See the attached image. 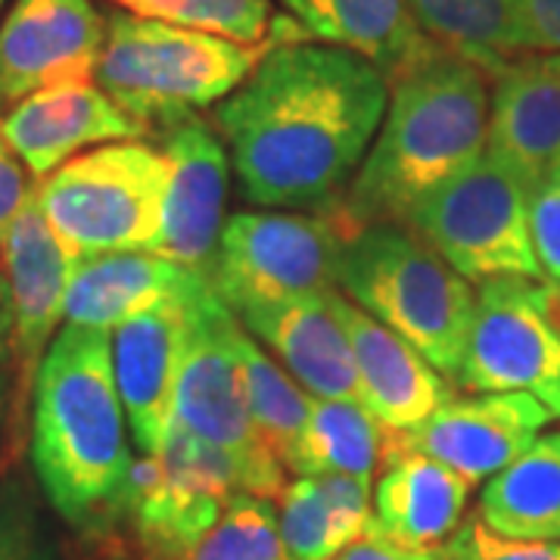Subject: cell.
<instances>
[{"label":"cell","instance_id":"1","mask_svg":"<svg viewBox=\"0 0 560 560\" xmlns=\"http://www.w3.org/2000/svg\"><path fill=\"white\" fill-rule=\"evenodd\" d=\"M389 79L352 50L275 44L215 106L241 194L261 209L334 212L377 138Z\"/></svg>","mask_w":560,"mask_h":560},{"label":"cell","instance_id":"2","mask_svg":"<svg viewBox=\"0 0 560 560\" xmlns=\"http://www.w3.org/2000/svg\"><path fill=\"white\" fill-rule=\"evenodd\" d=\"M32 470L44 501L81 536L128 514L135 455L113 374V334L62 324L32 386Z\"/></svg>","mask_w":560,"mask_h":560},{"label":"cell","instance_id":"3","mask_svg":"<svg viewBox=\"0 0 560 560\" xmlns=\"http://www.w3.org/2000/svg\"><path fill=\"white\" fill-rule=\"evenodd\" d=\"M486 135V72L430 40L418 60L389 81L377 138L334 215L346 234L368 224H405L430 190L480 160Z\"/></svg>","mask_w":560,"mask_h":560},{"label":"cell","instance_id":"4","mask_svg":"<svg viewBox=\"0 0 560 560\" xmlns=\"http://www.w3.org/2000/svg\"><path fill=\"white\" fill-rule=\"evenodd\" d=\"M283 25L271 22V40L237 44L221 35L140 20L131 13L106 16V40L94 81L128 116L147 128H172L219 106L253 75L261 57L287 40Z\"/></svg>","mask_w":560,"mask_h":560},{"label":"cell","instance_id":"5","mask_svg":"<svg viewBox=\"0 0 560 560\" xmlns=\"http://www.w3.org/2000/svg\"><path fill=\"white\" fill-rule=\"evenodd\" d=\"M337 287L361 312L408 340L442 377L458 381L477 308L470 280L405 224H368L342 241Z\"/></svg>","mask_w":560,"mask_h":560},{"label":"cell","instance_id":"6","mask_svg":"<svg viewBox=\"0 0 560 560\" xmlns=\"http://www.w3.org/2000/svg\"><path fill=\"white\" fill-rule=\"evenodd\" d=\"M168 162L143 140L103 143L35 184L44 219L79 256L153 253Z\"/></svg>","mask_w":560,"mask_h":560},{"label":"cell","instance_id":"7","mask_svg":"<svg viewBox=\"0 0 560 560\" xmlns=\"http://www.w3.org/2000/svg\"><path fill=\"white\" fill-rule=\"evenodd\" d=\"M241 330L243 324L215 293L212 280L190 293L172 415L184 430L237 460L249 495L278 499L287 486V467L261 442L249 415L237 352Z\"/></svg>","mask_w":560,"mask_h":560},{"label":"cell","instance_id":"8","mask_svg":"<svg viewBox=\"0 0 560 560\" xmlns=\"http://www.w3.org/2000/svg\"><path fill=\"white\" fill-rule=\"evenodd\" d=\"M529 202L533 190L508 165L482 153L430 190L411 209L405 228L470 283L541 280L545 275L529 234Z\"/></svg>","mask_w":560,"mask_h":560},{"label":"cell","instance_id":"9","mask_svg":"<svg viewBox=\"0 0 560 560\" xmlns=\"http://www.w3.org/2000/svg\"><path fill=\"white\" fill-rule=\"evenodd\" d=\"M346 237L334 212H237L221 228L209 280L234 315L340 290Z\"/></svg>","mask_w":560,"mask_h":560},{"label":"cell","instance_id":"10","mask_svg":"<svg viewBox=\"0 0 560 560\" xmlns=\"http://www.w3.org/2000/svg\"><path fill=\"white\" fill-rule=\"evenodd\" d=\"M243 492L237 460L172 420L160 455L135 460L128 514L140 548L150 560H180Z\"/></svg>","mask_w":560,"mask_h":560},{"label":"cell","instance_id":"11","mask_svg":"<svg viewBox=\"0 0 560 560\" xmlns=\"http://www.w3.org/2000/svg\"><path fill=\"white\" fill-rule=\"evenodd\" d=\"M458 383L474 393H526L560 418V334L541 305V280L480 283Z\"/></svg>","mask_w":560,"mask_h":560},{"label":"cell","instance_id":"12","mask_svg":"<svg viewBox=\"0 0 560 560\" xmlns=\"http://www.w3.org/2000/svg\"><path fill=\"white\" fill-rule=\"evenodd\" d=\"M103 40L91 0H13L0 20V116L50 84L94 79Z\"/></svg>","mask_w":560,"mask_h":560},{"label":"cell","instance_id":"13","mask_svg":"<svg viewBox=\"0 0 560 560\" xmlns=\"http://www.w3.org/2000/svg\"><path fill=\"white\" fill-rule=\"evenodd\" d=\"M79 256L60 241L40 212L38 197L25 202L0 246V271L13 308V359H16V399H32V386L54 337L66 320L69 283Z\"/></svg>","mask_w":560,"mask_h":560},{"label":"cell","instance_id":"14","mask_svg":"<svg viewBox=\"0 0 560 560\" xmlns=\"http://www.w3.org/2000/svg\"><path fill=\"white\" fill-rule=\"evenodd\" d=\"M162 156L168 162L162 194L160 241L153 253L184 268L209 271L221 237V212L228 200V147L219 128L200 116L162 131Z\"/></svg>","mask_w":560,"mask_h":560},{"label":"cell","instance_id":"15","mask_svg":"<svg viewBox=\"0 0 560 560\" xmlns=\"http://www.w3.org/2000/svg\"><path fill=\"white\" fill-rule=\"evenodd\" d=\"M548 420L551 411L526 393H480L448 399L420 427L389 433V440L440 460L474 486L521 458Z\"/></svg>","mask_w":560,"mask_h":560},{"label":"cell","instance_id":"16","mask_svg":"<svg viewBox=\"0 0 560 560\" xmlns=\"http://www.w3.org/2000/svg\"><path fill=\"white\" fill-rule=\"evenodd\" d=\"M0 135L25 172L44 180L88 147L140 140L143 125L116 106L97 81L88 79L62 81L28 94L0 116Z\"/></svg>","mask_w":560,"mask_h":560},{"label":"cell","instance_id":"17","mask_svg":"<svg viewBox=\"0 0 560 560\" xmlns=\"http://www.w3.org/2000/svg\"><path fill=\"white\" fill-rule=\"evenodd\" d=\"M342 300L346 296L340 290H327L278 305L246 308L237 320L253 340L275 352V359L302 383L308 396L361 401Z\"/></svg>","mask_w":560,"mask_h":560},{"label":"cell","instance_id":"18","mask_svg":"<svg viewBox=\"0 0 560 560\" xmlns=\"http://www.w3.org/2000/svg\"><path fill=\"white\" fill-rule=\"evenodd\" d=\"M187 300L190 296L162 302L113 330V374L140 455H160L175 420L172 396L184 349Z\"/></svg>","mask_w":560,"mask_h":560},{"label":"cell","instance_id":"19","mask_svg":"<svg viewBox=\"0 0 560 560\" xmlns=\"http://www.w3.org/2000/svg\"><path fill=\"white\" fill-rule=\"evenodd\" d=\"M342 318L349 327L361 405L377 418L386 433H408L420 427L452 396L448 377L386 324L342 300Z\"/></svg>","mask_w":560,"mask_h":560},{"label":"cell","instance_id":"20","mask_svg":"<svg viewBox=\"0 0 560 560\" xmlns=\"http://www.w3.org/2000/svg\"><path fill=\"white\" fill-rule=\"evenodd\" d=\"M486 153L533 194L560 178V75L541 57L514 60L495 75Z\"/></svg>","mask_w":560,"mask_h":560},{"label":"cell","instance_id":"21","mask_svg":"<svg viewBox=\"0 0 560 560\" xmlns=\"http://www.w3.org/2000/svg\"><path fill=\"white\" fill-rule=\"evenodd\" d=\"M470 482L440 460L408 452L386 433L383 477L368 529L405 548H440L460 526Z\"/></svg>","mask_w":560,"mask_h":560},{"label":"cell","instance_id":"22","mask_svg":"<svg viewBox=\"0 0 560 560\" xmlns=\"http://www.w3.org/2000/svg\"><path fill=\"white\" fill-rule=\"evenodd\" d=\"M209 280V271L184 268L156 253H109L79 259L66 296V324L116 330L162 302L184 300Z\"/></svg>","mask_w":560,"mask_h":560},{"label":"cell","instance_id":"23","mask_svg":"<svg viewBox=\"0 0 560 560\" xmlns=\"http://www.w3.org/2000/svg\"><path fill=\"white\" fill-rule=\"evenodd\" d=\"M312 40L352 50L393 81L430 47L408 0H280Z\"/></svg>","mask_w":560,"mask_h":560},{"label":"cell","instance_id":"24","mask_svg":"<svg viewBox=\"0 0 560 560\" xmlns=\"http://www.w3.org/2000/svg\"><path fill=\"white\" fill-rule=\"evenodd\" d=\"M280 539L290 560H337L371 523V482L340 474L296 477L280 489Z\"/></svg>","mask_w":560,"mask_h":560},{"label":"cell","instance_id":"25","mask_svg":"<svg viewBox=\"0 0 560 560\" xmlns=\"http://www.w3.org/2000/svg\"><path fill=\"white\" fill-rule=\"evenodd\" d=\"M477 517L504 539L560 545V433L539 436L489 480Z\"/></svg>","mask_w":560,"mask_h":560},{"label":"cell","instance_id":"26","mask_svg":"<svg viewBox=\"0 0 560 560\" xmlns=\"http://www.w3.org/2000/svg\"><path fill=\"white\" fill-rule=\"evenodd\" d=\"M420 35L499 75L521 54L514 0H408Z\"/></svg>","mask_w":560,"mask_h":560},{"label":"cell","instance_id":"27","mask_svg":"<svg viewBox=\"0 0 560 560\" xmlns=\"http://www.w3.org/2000/svg\"><path fill=\"white\" fill-rule=\"evenodd\" d=\"M386 430L361 401L315 399L293 474L320 477L340 474L361 482H374L383 460Z\"/></svg>","mask_w":560,"mask_h":560},{"label":"cell","instance_id":"28","mask_svg":"<svg viewBox=\"0 0 560 560\" xmlns=\"http://www.w3.org/2000/svg\"><path fill=\"white\" fill-rule=\"evenodd\" d=\"M237 352H241L249 415L261 442L275 452V458L287 470H293L315 396H308L302 383L278 359H271L246 330H241Z\"/></svg>","mask_w":560,"mask_h":560},{"label":"cell","instance_id":"29","mask_svg":"<svg viewBox=\"0 0 560 560\" xmlns=\"http://www.w3.org/2000/svg\"><path fill=\"white\" fill-rule=\"evenodd\" d=\"M109 3L140 20L209 32L246 47L261 44L271 28L268 0H109Z\"/></svg>","mask_w":560,"mask_h":560},{"label":"cell","instance_id":"30","mask_svg":"<svg viewBox=\"0 0 560 560\" xmlns=\"http://www.w3.org/2000/svg\"><path fill=\"white\" fill-rule=\"evenodd\" d=\"M180 560H290L271 499L237 495L221 521Z\"/></svg>","mask_w":560,"mask_h":560},{"label":"cell","instance_id":"31","mask_svg":"<svg viewBox=\"0 0 560 560\" xmlns=\"http://www.w3.org/2000/svg\"><path fill=\"white\" fill-rule=\"evenodd\" d=\"M0 560H62L40 501L20 477H0Z\"/></svg>","mask_w":560,"mask_h":560},{"label":"cell","instance_id":"32","mask_svg":"<svg viewBox=\"0 0 560 560\" xmlns=\"http://www.w3.org/2000/svg\"><path fill=\"white\" fill-rule=\"evenodd\" d=\"M440 555L445 560H560V545L504 539L480 517H470L442 541Z\"/></svg>","mask_w":560,"mask_h":560},{"label":"cell","instance_id":"33","mask_svg":"<svg viewBox=\"0 0 560 560\" xmlns=\"http://www.w3.org/2000/svg\"><path fill=\"white\" fill-rule=\"evenodd\" d=\"M529 234L541 275L560 283V178L548 180L529 202Z\"/></svg>","mask_w":560,"mask_h":560},{"label":"cell","instance_id":"34","mask_svg":"<svg viewBox=\"0 0 560 560\" xmlns=\"http://www.w3.org/2000/svg\"><path fill=\"white\" fill-rule=\"evenodd\" d=\"M514 16L521 54H560V0H514Z\"/></svg>","mask_w":560,"mask_h":560},{"label":"cell","instance_id":"35","mask_svg":"<svg viewBox=\"0 0 560 560\" xmlns=\"http://www.w3.org/2000/svg\"><path fill=\"white\" fill-rule=\"evenodd\" d=\"M35 184H38V180L25 172V165L20 162V156L7 147V140L0 135V246L7 241L13 221L20 219L25 202L32 200Z\"/></svg>","mask_w":560,"mask_h":560},{"label":"cell","instance_id":"36","mask_svg":"<svg viewBox=\"0 0 560 560\" xmlns=\"http://www.w3.org/2000/svg\"><path fill=\"white\" fill-rule=\"evenodd\" d=\"M16 389V359H13V308H10V290L0 271V430L7 420V405Z\"/></svg>","mask_w":560,"mask_h":560},{"label":"cell","instance_id":"37","mask_svg":"<svg viewBox=\"0 0 560 560\" xmlns=\"http://www.w3.org/2000/svg\"><path fill=\"white\" fill-rule=\"evenodd\" d=\"M337 560H445L440 548H405L396 541L383 539L377 533L364 529L355 545H349Z\"/></svg>","mask_w":560,"mask_h":560},{"label":"cell","instance_id":"38","mask_svg":"<svg viewBox=\"0 0 560 560\" xmlns=\"http://www.w3.org/2000/svg\"><path fill=\"white\" fill-rule=\"evenodd\" d=\"M541 305L551 327L560 334V283L558 280H541Z\"/></svg>","mask_w":560,"mask_h":560},{"label":"cell","instance_id":"39","mask_svg":"<svg viewBox=\"0 0 560 560\" xmlns=\"http://www.w3.org/2000/svg\"><path fill=\"white\" fill-rule=\"evenodd\" d=\"M541 60H545V66H548V69H555V72L560 75V54H548V57H541Z\"/></svg>","mask_w":560,"mask_h":560},{"label":"cell","instance_id":"40","mask_svg":"<svg viewBox=\"0 0 560 560\" xmlns=\"http://www.w3.org/2000/svg\"><path fill=\"white\" fill-rule=\"evenodd\" d=\"M3 7H7V0H0V10H3Z\"/></svg>","mask_w":560,"mask_h":560}]
</instances>
